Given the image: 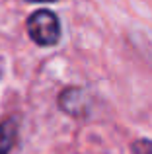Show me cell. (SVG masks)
Masks as SVG:
<instances>
[{"mask_svg": "<svg viewBox=\"0 0 152 154\" xmlns=\"http://www.w3.org/2000/svg\"><path fill=\"white\" fill-rule=\"evenodd\" d=\"M27 35L39 47H53L61 41V20L51 10H35L26 22Z\"/></svg>", "mask_w": 152, "mask_h": 154, "instance_id": "1", "label": "cell"}, {"mask_svg": "<svg viewBox=\"0 0 152 154\" xmlns=\"http://www.w3.org/2000/svg\"><path fill=\"white\" fill-rule=\"evenodd\" d=\"M59 107L72 117H82L88 111V96L82 88H66L59 96Z\"/></svg>", "mask_w": 152, "mask_h": 154, "instance_id": "2", "label": "cell"}, {"mask_svg": "<svg viewBox=\"0 0 152 154\" xmlns=\"http://www.w3.org/2000/svg\"><path fill=\"white\" fill-rule=\"evenodd\" d=\"M18 140V121L6 117L0 121V154H10Z\"/></svg>", "mask_w": 152, "mask_h": 154, "instance_id": "3", "label": "cell"}, {"mask_svg": "<svg viewBox=\"0 0 152 154\" xmlns=\"http://www.w3.org/2000/svg\"><path fill=\"white\" fill-rule=\"evenodd\" d=\"M131 154H152V140L150 139H137L131 144Z\"/></svg>", "mask_w": 152, "mask_h": 154, "instance_id": "4", "label": "cell"}, {"mask_svg": "<svg viewBox=\"0 0 152 154\" xmlns=\"http://www.w3.org/2000/svg\"><path fill=\"white\" fill-rule=\"evenodd\" d=\"M26 2H57V0H26Z\"/></svg>", "mask_w": 152, "mask_h": 154, "instance_id": "5", "label": "cell"}, {"mask_svg": "<svg viewBox=\"0 0 152 154\" xmlns=\"http://www.w3.org/2000/svg\"><path fill=\"white\" fill-rule=\"evenodd\" d=\"M0 74H2V63H0Z\"/></svg>", "mask_w": 152, "mask_h": 154, "instance_id": "6", "label": "cell"}]
</instances>
